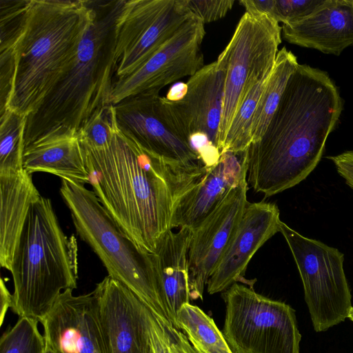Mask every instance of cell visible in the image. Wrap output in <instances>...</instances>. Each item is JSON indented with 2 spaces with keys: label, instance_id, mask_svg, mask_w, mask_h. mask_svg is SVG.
Instances as JSON below:
<instances>
[{
  "label": "cell",
  "instance_id": "obj_22",
  "mask_svg": "<svg viewBox=\"0 0 353 353\" xmlns=\"http://www.w3.org/2000/svg\"><path fill=\"white\" fill-rule=\"evenodd\" d=\"M23 168L32 174L43 172L78 184L89 183L84 154L77 136H63L24 151Z\"/></svg>",
  "mask_w": 353,
  "mask_h": 353
},
{
  "label": "cell",
  "instance_id": "obj_14",
  "mask_svg": "<svg viewBox=\"0 0 353 353\" xmlns=\"http://www.w3.org/2000/svg\"><path fill=\"white\" fill-rule=\"evenodd\" d=\"M63 291L40 322L46 344L54 353H109L94 291Z\"/></svg>",
  "mask_w": 353,
  "mask_h": 353
},
{
  "label": "cell",
  "instance_id": "obj_19",
  "mask_svg": "<svg viewBox=\"0 0 353 353\" xmlns=\"http://www.w3.org/2000/svg\"><path fill=\"white\" fill-rule=\"evenodd\" d=\"M281 28L292 44L339 56L353 45V6L350 0H325L310 14Z\"/></svg>",
  "mask_w": 353,
  "mask_h": 353
},
{
  "label": "cell",
  "instance_id": "obj_3",
  "mask_svg": "<svg viewBox=\"0 0 353 353\" xmlns=\"http://www.w3.org/2000/svg\"><path fill=\"white\" fill-rule=\"evenodd\" d=\"M126 1H93L94 17L74 59L27 117L24 151L52 139L77 136L97 110L111 104L117 26Z\"/></svg>",
  "mask_w": 353,
  "mask_h": 353
},
{
  "label": "cell",
  "instance_id": "obj_2",
  "mask_svg": "<svg viewBox=\"0 0 353 353\" xmlns=\"http://www.w3.org/2000/svg\"><path fill=\"white\" fill-rule=\"evenodd\" d=\"M343 110L328 73L299 63L263 135L247 149L248 184L266 198L305 180L319 163Z\"/></svg>",
  "mask_w": 353,
  "mask_h": 353
},
{
  "label": "cell",
  "instance_id": "obj_30",
  "mask_svg": "<svg viewBox=\"0 0 353 353\" xmlns=\"http://www.w3.org/2000/svg\"><path fill=\"white\" fill-rule=\"evenodd\" d=\"M325 0H275L272 16L283 25L299 20L312 13Z\"/></svg>",
  "mask_w": 353,
  "mask_h": 353
},
{
  "label": "cell",
  "instance_id": "obj_16",
  "mask_svg": "<svg viewBox=\"0 0 353 353\" xmlns=\"http://www.w3.org/2000/svg\"><path fill=\"white\" fill-rule=\"evenodd\" d=\"M159 92L140 94L113 105L119 128L145 151L184 165L202 163L199 154L161 116Z\"/></svg>",
  "mask_w": 353,
  "mask_h": 353
},
{
  "label": "cell",
  "instance_id": "obj_28",
  "mask_svg": "<svg viewBox=\"0 0 353 353\" xmlns=\"http://www.w3.org/2000/svg\"><path fill=\"white\" fill-rule=\"evenodd\" d=\"M149 330L154 353H197L181 330L162 321L151 311Z\"/></svg>",
  "mask_w": 353,
  "mask_h": 353
},
{
  "label": "cell",
  "instance_id": "obj_26",
  "mask_svg": "<svg viewBox=\"0 0 353 353\" xmlns=\"http://www.w3.org/2000/svg\"><path fill=\"white\" fill-rule=\"evenodd\" d=\"M267 79L256 83L243 99L232 119L221 154L227 152H242L250 146L253 117Z\"/></svg>",
  "mask_w": 353,
  "mask_h": 353
},
{
  "label": "cell",
  "instance_id": "obj_6",
  "mask_svg": "<svg viewBox=\"0 0 353 353\" xmlns=\"http://www.w3.org/2000/svg\"><path fill=\"white\" fill-rule=\"evenodd\" d=\"M61 196L79 237L97 255L108 276L134 293L162 321L172 324L165 307L154 254L126 235L85 185L61 180Z\"/></svg>",
  "mask_w": 353,
  "mask_h": 353
},
{
  "label": "cell",
  "instance_id": "obj_37",
  "mask_svg": "<svg viewBox=\"0 0 353 353\" xmlns=\"http://www.w3.org/2000/svg\"><path fill=\"white\" fill-rule=\"evenodd\" d=\"M348 319H350L351 321H353V306L351 308V310L350 312V314H349V316H348Z\"/></svg>",
  "mask_w": 353,
  "mask_h": 353
},
{
  "label": "cell",
  "instance_id": "obj_11",
  "mask_svg": "<svg viewBox=\"0 0 353 353\" xmlns=\"http://www.w3.org/2000/svg\"><path fill=\"white\" fill-rule=\"evenodd\" d=\"M205 34L204 23L194 15L137 70L114 81L110 103L159 92L163 87L194 75L205 65L201 50Z\"/></svg>",
  "mask_w": 353,
  "mask_h": 353
},
{
  "label": "cell",
  "instance_id": "obj_4",
  "mask_svg": "<svg viewBox=\"0 0 353 353\" xmlns=\"http://www.w3.org/2000/svg\"><path fill=\"white\" fill-rule=\"evenodd\" d=\"M94 14L93 1L30 0L8 109L29 116L38 108L74 59Z\"/></svg>",
  "mask_w": 353,
  "mask_h": 353
},
{
  "label": "cell",
  "instance_id": "obj_20",
  "mask_svg": "<svg viewBox=\"0 0 353 353\" xmlns=\"http://www.w3.org/2000/svg\"><path fill=\"white\" fill-rule=\"evenodd\" d=\"M192 229L168 230L157 243L154 254L163 301L172 324L176 327V314L191 300L189 284L188 252Z\"/></svg>",
  "mask_w": 353,
  "mask_h": 353
},
{
  "label": "cell",
  "instance_id": "obj_33",
  "mask_svg": "<svg viewBox=\"0 0 353 353\" xmlns=\"http://www.w3.org/2000/svg\"><path fill=\"white\" fill-rule=\"evenodd\" d=\"M327 159L332 161L339 174L353 190V150H347L336 155L328 156Z\"/></svg>",
  "mask_w": 353,
  "mask_h": 353
},
{
  "label": "cell",
  "instance_id": "obj_24",
  "mask_svg": "<svg viewBox=\"0 0 353 353\" xmlns=\"http://www.w3.org/2000/svg\"><path fill=\"white\" fill-rule=\"evenodd\" d=\"M176 327L197 353H233L214 320L196 305L187 303L181 307Z\"/></svg>",
  "mask_w": 353,
  "mask_h": 353
},
{
  "label": "cell",
  "instance_id": "obj_1",
  "mask_svg": "<svg viewBox=\"0 0 353 353\" xmlns=\"http://www.w3.org/2000/svg\"><path fill=\"white\" fill-rule=\"evenodd\" d=\"M81 145L89 184L102 205L126 235L154 254L161 236L172 230L178 202L209 168L202 163L170 162L145 151L117 121L107 146Z\"/></svg>",
  "mask_w": 353,
  "mask_h": 353
},
{
  "label": "cell",
  "instance_id": "obj_34",
  "mask_svg": "<svg viewBox=\"0 0 353 353\" xmlns=\"http://www.w3.org/2000/svg\"><path fill=\"white\" fill-rule=\"evenodd\" d=\"M0 294H1V324L3 323L5 314L9 307L11 308L12 303V294L7 288L5 281L3 279H1L0 283Z\"/></svg>",
  "mask_w": 353,
  "mask_h": 353
},
{
  "label": "cell",
  "instance_id": "obj_8",
  "mask_svg": "<svg viewBox=\"0 0 353 353\" xmlns=\"http://www.w3.org/2000/svg\"><path fill=\"white\" fill-rule=\"evenodd\" d=\"M223 334L233 353H299L301 336L288 304L233 283L223 294Z\"/></svg>",
  "mask_w": 353,
  "mask_h": 353
},
{
  "label": "cell",
  "instance_id": "obj_10",
  "mask_svg": "<svg viewBox=\"0 0 353 353\" xmlns=\"http://www.w3.org/2000/svg\"><path fill=\"white\" fill-rule=\"evenodd\" d=\"M193 16L186 0H127L117 26V79L137 70Z\"/></svg>",
  "mask_w": 353,
  "mask_h": 353
},
{
  "label": "cell",
  "instance_id": "obj_9",
  "mask_svg": "<svg viewBox=\"0 0 353 353\" xmlns=\"http://www.w3.org/2000/svg\"><path fill=\"white\" fill-rule=\"evenodd\" d=\"M279 232L299 272L315 331H325L344 321L352 305L343 269V254L337 248L303 236L282 221Z\"/></svg>",
  "mask_w": 353,
  "mask_h": 353
},
{
  "label": "cell",
  "instance_id": "obj_32",
  "mask_svg": "<svg viewBox=\"0 0 353 353\" xmlns=\"http://www.w3.org/2000/svg\"><path fill=\"white\" fill-rule=\"evenodd\" d=\"M234 3V0H186L189 10L204 24L223 18Z\"/></svg>",
  "mask_w": 353,
  "mask_h": 353
},
{
  "label": "cell",
  "instance_id": "obj_36",
  "mask_svg": "<svg viewBox=\"0 0 353 353\" xmlns=\"http://www.w3.org/2000/svg\"><path fill=\"white\" fill-rule=\"evenodd\" d=\"M44 353H54V351L51 349V347L46 344V350Z\"/></svg>",
  "mask_w": 353,
  "mask_h": 353
},
{
  "label": "cell",
  "instance_id": "obj_27",
  "mask_svg": "<svg viewBox=\"0 0 353 353\" xmlns=\"http://www.w3.org/2000/svg\"><path fill=\"white\" fill-rule=\"evenodd\" d=\"M39 321L21 316L1 336L0 353H44L46 343L38 328Z\"/></svg>",
  "mask_w": 353,
  "mask_h": 353
},
{
  "label": "cell",
  "instance_id": "obj_35",
  "mask_svg": "<svg viewBox=\"0 0 353 353\" xmlns=\"http://www.w3.org/2000/svg\"><path fill=\"white\" fill-rule=\"evenodd\" d=\"M187 84L183 82H179L174 84L168 90L165 97L168 100L176 101L184 97L187 92Z\"/></svg>",
  "mask_w": 353,
  "mask_h": 353
},
{
  "label": "cell",
  "instance_id": "obj_17",
  "mask_svg": "<svg viewBox=\"0 0 353 353\" xmlns=\"http://www.w3.org/2000/svg\"><path fill=\"white\" fill-rule=\"evenodd\" d=\"M280 211L274 203L248 202L237 228L207 283L210 294L241 281L248 264L262 245L279 232Z\"/></svg>",
  "mask_w": 353,
  "mask_h": 353
},
{
  "label": "cell",
  "instance_id": "obj_5",
  "mask_svg": "<svg viewBox=\"0 0 353 353\" xmlns=\"http://www.w3.org/2000/svg\"><path fill=\"white\" fill-rule=\"evenodd\" d=\"M10 273L11 310L39 322L63 291L77 288V241L64 234L50 199L41 196L32 205Z\"/></svg>",
  "mask_w": 353,
  "mask_h": 353
},
{
  "label": "cell",
  "instance_id": "obj_15",
  "mask_svg": "<svg viewBox=\"0 0 353 353\" xmlns=\"http://www.w3.org/2000/svg\"><path fill=\"white\" fill-rule=\"evenodd\" d=\"M109 353H154L150 310L129 288L110 276L94 290Z\"/></svg>",
  "mask_w": 353,
  "mask_h": 353
},
{
  "label": "cell",
  "instance_id": "obj_18",
  "mask_svg": "<svg viewBox=\"0 0 353 353\" xmlns=\"http://www.w3.org/2000/svg\"><path fill=\"white\" fill-rule=\"evenodd\" d=\"M247 150L222 154L203 179L179 200L173 214L171 228L196 227L234 186L247 177Z\"/></svg>",
  "mask_w": 353,
  "mask_h": 353
},
{
  "label": "cell",
  "instance_id": "obj_31",
  "mask_svg": "<svg viewBox=\"0 0 353 353\" xmlns=\"http://www.w3.org/2000/svg\"><path fill=\"white\" fill-rule=\"evenodd\" d=\"M15 48L0 50V115L8 108L15 74Z\"/></svg>",
  "mask_w": 353,
  "mask_h": 353
},
{
  "label": "cell",
  "instance_id": "obj_12",
  "mask_svg": "<svg viewBox=\"0 0 353 353\" xmlns=\"http://www.w3.org/2000/svg\"><path fill=\"white\" fill-rule=\"evenodd\" d=\"M224 81V72L214 61L190 77L186 82V94L181 100L172 101L165 97H158L161 116L171 130L188 143L192 136L203 134L219 150Z\"/></svg>",
  "mask_w": 353,
  "mask_h": 353
},
{
  "label": "cell",
  "instance_id": "obj_25",
  "mask_svg": "<svg viewBox=\"0 0 353 353\" xmlns=\"http://www.w3.org/2000/svg\"><path fill=\"white\" fill-rule=\"evenodd\" d=\"M26 115L8 109L0 115V176L23 170Z\"/></svg>",
  "mask_w": 353,
  "mask_h": 353
},
{
  "label": "cell",
  "instance_id": "obj_7",
  "mask_svg": "<svg viewBox=\"0 0 353 353\" xmlns=\"http://www.w3.org/2000/svg\"><path fill=\"white\" fill-rule=\"evenodd\" d=\"M282 28L266 14L245 12L227 46L216 61L224 72V92L219 130L221 154L232 119L248 92L270 75L281 43Z\"/></svg>",
  "mask_w": 353,
  "mask_h": 353
},
{
  "label": "cell",
  "instance_id": "obj_29",
  "mask_svg": "<svg viewBox=\"0 0 353 353\" xmlns=\"http://www.w3.org/2000/svg\"><path fill=\"white\" fill-rule=\"evenodd\" d=\"M116 119L114 105L109 104L97 110L77 133L81 145L102 148L112 140Z\"/></svg>",
  "mask_w": 353,
  "mask_h": 353
},
{
  "label": "cell",
  "instance_id": "obj_38",
  "mask_svg": "<svg viewBox=\"0 0 353 353\" xmlns=\"http://www.w3.org/2000/svg\"><path fill=\"white\" fill-rule=\"evenodd\" d=\"M350 1L351 4H352V6H353V0H350Z\"/></svg>",
  "mask_w": 353,
  "mask_h": 353
},
{
  "label": "cell",
  "instance_id": "obj_21",
  "mask_svg": "<svg viewBox=\"0 0 353 353\" xmlns=\"http://www.w3.org/2000/svg\"><path fill=\"white\" fill-rule=\"evenodd\" d=\"M41 196L24 169L0 176V263L9 272L31 206Z\"/></svg>",
  "mask_w": 353,
  "mask_h": 353
},
{
  "label": "cell",
  "instance_id": "obj_13",
  "mask_svg": "<svg viewBox=\"0 0 353 353\" xmlns=\"http://www.w3.org/2000/svg\"><path fill=\"white\" fill-rule=\"evenodd\" d=\"M247 179L234 186L196 227L188 252L191 299L203 298L204 287L229 244L248 203Z\"/></svg>",
  "mask_w": 353,
  "mask_h": 353
},
{
  "label": "cell",
  "instance_id": "obj_23",
  "mask_svg": "<svg viewBox=\"0 0 353 353\" xmlns=\"http://www.w3.org/2000/svg\"><path fill=\"white\" fill-rule=\"evenodd\" d=\"M299 63L285 46L279 50L258 101L251 126L252 142L263 135L281 101L288 79ZM251 144V143H250Z\"/></svg>",
  "mask_w": 353,
  "mask_h": 353
}]
</instances>
